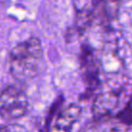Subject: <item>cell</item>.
<instances>
[{
  "mask_svg": "<svg viewBox=\"0 0 132 132\" xmlns=\"http://www.w3.org/2000/svg\"><path fill=\"white\" fill-rule=\"evenodd\" d=\"M43 58L39 38L29 39L16 44L9 55V69L11 75L20 82L31 80L39 71Z\"/></svg>",
  "mask_w": 132,
  "mask_h": 132,
  "instance_id": "6da1fadb",
  "label": "cell"
},
{
  "mask_svg": "<svg viewBox=\"0 0 132 132\" xmlns=\"http://www.w3.org/2000/svg\"><path fill=\"white\" fill-rule=\"evenodd\" d=\"M29 108L25 92L16 86H8L0 93V117L16 120L24 117Z\"/></svg>",
  "mask_w": 132,
  "mask_h": 132,
  "instance_id": "7a4b0ae2",
  "label": "cell"
},
{
  "mask_svg": "<svg viewBox=\"0 0 132 132\" xmlns=\"http://www.w3.org/2000/svg\"><path fill=\"white\" fill-rule=\"evenodd\" d=\"M80 116L81 108L75 103L63 107L55 117L48 132H73Z\"/></svg>",
  "mask_w": 132,
  "mask_h": 132,
  "instance_id": "3957f363",
  "label": "cell"
},
{
  "mask_svg": "<svg viewBox=\"0 0 132 132\" xmlns=\"http://www.w3.org/2000/svg\"><path fill=\"white\" fill-rule=\"evenodd\" d=\"M121 101L120 88H108L100 91L94 101L93 112L96 117L110 116L119 106Z\"/></svg>",
  "mask_w": 132,
  "mask_h": 132,
  "instance_id": "277c9868",
  "label": "cell"
},
{
  "mask_svg": "<svg viewBox=\"0 0 132 132\" xmlns=\"http://www.w3.org/2000/svg\"><path fill=\"white\" fill-rule=\"evenodd\" d=\"M80 66L89 89H96L99 86V70L96 58L89 45H84L80 52Z\"/></svg>",
  "mask_w": 132,
  "mask_h": 132,
  "instance_id": "5b68a950",
  "label": "cell"
},
{
  "mask_svg": "<svg viewBox=\"0 0 132 132\" xmlns=\"http://www.w3.org/2000/svg\"><path fill=\"white\" fill-rule=\"evenodd\" d=\"M73 6L75 11V25L78 30L84 31L94 16L95 2L94 0H73Z\"/></svg>",
  "mask_w": 132,
  "mask_h": 132,
  "instance_id": "8992f818",
  "label": "cell"
},
{
  "mask_svg": "<svg viewBox=\"0 0 132 132\" xmlns=\"http://www.w3.org/2000/svg\"><path fill=\"white\" fill-rule=\"evenodd\" d=\"M95 11H99L107 21L114 20L120 11L122 0H95Z\"/></svg>",
  "mask_w": 132,
  "mask_h": 132,
  "instance_id": "52a82bcc",
  "label": "cell"
},
{
  "mask_svg": "<svg viewBox=\"0 0 132 132\" xmlns=\"http://www.w3.org/2000/svg\"><path fill=\"white\" fill-rule=\"evenodd\" d=\"M0 132H28V131L21 125L12 124V125H7V126L1 127Z\"/></svg>",
  "mask_w": 132,
  "mask_h": 132,
  "instance_id": "ba28073f",
  "label": "cell"
},
{
  "mask_svg": "<svg viewBox=\"0 0 132 132\" xmlns=\"http://www.w3.org/2000/svg\"><path fill=\"white\" fill-rule=\"evenodd\" d=\"M103 132H126V129L122 125H114L105 129Z\"/></svg>",
  "mask_w": 132,
  "mask_h": 132,
  "instance_id": "9c48e42d",
  "label": "cell"
},
{
  "mask_svg": "<svg viewBox=\"0 0 132 132\" xmlns=\"http://www.w3.org/2000/svg\"><path fill=\"white\" fill-rule=\"evenodd\" d=\"M86 132H90V131H86Z\"/></svg>",
  "mask_w": 132,
  "mask_h": 132,
  "instance_id": "30bf717a",
  "label": "cell"
}]
</instances>
